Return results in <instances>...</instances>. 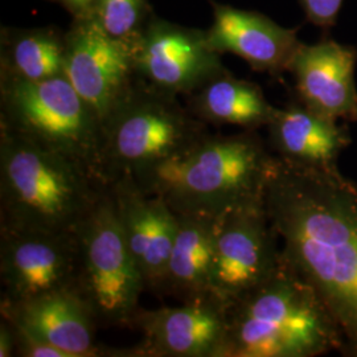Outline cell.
I'll return each mask as SVG.
<instances>
[{
	"mask_svg": "<svg viewBox=\"0 0 357 357\" xmlns=\"http://www.w3.org/2000/svg\"><path fill=\"white\" fill-rule=\"evenodd\" d=\"M264 203L282 257L319 294L357 357V183L339 167L315 168L274 153Z\"/></svg>",
	"mask_w": 357,
	"mask_h": 357,
	"instance_id": "cell-1",
	"label": "cell"
},
{
	"mask_svg": "<svg viewBox=\"0 0 357 357\" xmlns=\"http://www.w3.org/2000/svg\"><path fill=\"white\" fill-rule=\"evenodd\" d=\"M110 191L89 167L0 131V230L77 234Z\"/></svg>",
	"mask_w": 357,
	"mask_h": 357,
	"instance_id": "cell-2",
	"label": "cell"
},
{
	"mask_svg": "<svg viewBox=\"0 0 357 357\" xmlns=\"http://www.w3.org/2000/svg\"><path fill=\"white\" fill-rule=\"evenodd\" d=\"M273 159L255 130L233 135L206 132L131 178L175 213L218 217L264 199Z\"/></svg>",
	"mask_w": 357,
	"mask_h": 357,
	"instance_id": "cell-3",
	"label": "cell"
},
{
	"mask_svg": "<svg viewBox=\"0 0 357 357\" xmlns=\"http://www.w3.org/2000/svg\"><path fill=\"white\" fill-rule=\"evenodd\" d=\"M343 347L328 307L282 257L266 281L227 305L220 357H317Z\"/></svg>",
	"mask_w": 357,
	"mask_h": 357,
	"instance_id": "cell-4",
	"label": "cell"
},
{
	"mask_svg": "<svg viewBox=\"0 0 357 357\" xmlns=\"http://www.w3.org/2000/svg\"><path fill=\"white\" fill-rule=\"evenodd\" d=\"M1 128L65 153L106 180L102 128L65 73L41 81L8 77Z\"/></svg>",
	"mask_w": 357,
	"mask_h": 357,
	"instance_id": "cell-5",
	"label": "cell"
},
{
	"mask_svg": "<svg viewBox=\"0 0 357 357\" xmlns=\"http://www.w3.org/2000/svg\"><path fill=\"white\" fill-rule=\"evenodd\" d=\"M163 90L131 89L102 125L105 178H134L206 134Z\"/></svg>",
	"mask_w": 357,
	"mask_h": 357,
	"instance_id": "cell-6",
	"label": "cell"
},
{
	"mask_svg": "<svg viewBox=\"0 0 357 357\" xmlns=\"http://www.w3.org/2000/svg\"><path fill=\"white\" fill-rule=\"evenodd\" d=\"M78 249L76 293L97 324L134 327L146 286L128 250L112 190L78 230Z\"/></svg>",
	"mask_w": 357,
	"mask_h": 357,
	"instance_id": "cell-7",
	"label": "cell"
},
{
	"mask_svg": "<svg viewBox=\"0 0 357 357\" xmlns=\"http://www.w3.org/2000/svg\"><path fill=\"white\" fill-rule=\"evenodd\" d=\"M281 258L264 199L222 213L216 218L211 294L229 305L266 281Z\"/></svg>",
	"mask_w": 357,
	"mask_h": 357,
	"instance_id": "cell-8",
	"label": "cell"
},
{
	"mask_svg": "<svg viewBox=\"0 0 357 357\" xmlns=\"http://www.w3.org/2000/svg\"><path fill=\"white\" fill-rule=\"evenodd\" d=\"M78 268V233L0 230L1 305H19L59 291L76 293Z\"/></svg>",
	"mask_w": 357,
	"mask_h": 357,
	"instance_id": "cell-9",
	"label": "cell"
},
{
	"mask_svg": "<svg viewBox=\"0 0 357 357\" xmlns=\"http://www.w3.org/2000/svg\"><path fill=\"white\" fill-rule=\"evenodd\" d=\"M135 50L112 38L97 20L81 26L65 54V76L98 119L101 128L132 89Z\"/></svg>",
	"mask_w": 357,
	"mask_h": 357,
	"instance_id": "cell-10",
	"label": "cell"
},
{
	"mask_svg": "<svg viewBox=\"0 0 357 357\" xmlns=\"http://www.w3.org/2000/svg\"><path fill=\"white\" fill-rule=\"evenodd\" d=\"M134 327L143 335L141 357H220L227 335V305L208 294L180 306L142 310Z\"/></svg>",
	"mask_w": 357,
	"mask_h": 357,
	"instance_id": "cell-11",
	"label": "cell"
},
{
	"mask_svg": "<svg viewBox=\"0 0 357 357\" xmlns=\"http://www.w3.org/2000/svg\"><path fill=\"white\" fill-rule=\"evenodd\" d=\"M110 190L146 290L162 294L178 231V215L163 199L142 191L131 178L114 180Z\"/></svg>",
	"mask_w": 357,
	"mask_h": 357,
	"instance_id": "cell-12",
	"label": "cell"
},
{
	"mask_svg": "<svg viewBox=\"0 0 357 357\" xmlns=\"http://www.w3.org/2000/svg\"><path fill=\"white\" fill-rule=\"evenodd\" d=\"M357 50L333 40L299 44L289 70L299 101L333 121L357 122Z\"/></svg>",
	"mask_w": 357,
	"mask_h": 357,
	"instance_id": "cell-13",
	"label": "cell"
},
{
	"mask_svg": "<svg viewBox=\"0 0 357 357\" xmlns=\"http://www.w3.org/2000/svg\"><path fill=\"white\" fill-rule=\"evenodd\" d=\"M135 69L169 94L200 89L224 69L205 36L176 26L153 28L135 48Z\"/></svg>",
	"mask_w": 357,
	"mask_h": 357,
	"instance_id": "cell-14",
	"label": "cell"
},
{
	"mask_svg": "<svg viewBox=\"0 0 357 357\" xmlns=\"http://www.w3.org/2000/svg\"><path fill=\"white\" fill-rule=\"evenodd\" d=\"M1 318L56 345L72 357L116 356L96 342L97 321L75 291H59L19 305H1Z\"/></svg>",
	"mask_w": 357,
	"mask_h": 357,
	"instance_id": "cell-15",
	"label": "cell"
},
{
	"mask_svg": "<svg viewBox=\"0 0 357 357\" xmlns=\"http://www.w3.org/2000/svg\"><path fill=\"white\" fill-rule=\"evenodd\" d=\"M205 38L217 53L229 52L271 75L289 70L301 44L295 31L282 28L264 15L228 6L216 7L213 26Z\"/></svg>",
	"mask_w": 357,
	"mask_h": 357,
	"instance_id": "cell-16",
	"label": "cell"
},
{
	"mask_svg": "<svg viewBox=\"0 0 357 357\" xmlns=\"http://www.w3.org/2000/svg\"><path fill=\"white\" fill-rule=\"evenodd\" d=\"M266 128L273 153L301 166L337 167L340 155L352 143L345 125L315 113L301 101L277 109Z\"/></svg>",
	"mask_w": 357,
	"mask_h": 357,
	"instance_id": "cell-17",
	"label": "cell"
},
{
	"mask_svg": "<svg viewBox=\"0 0 357 357\" xmlns=\"http://www.w3.org/2000/svg\"><path fill=\"white\" fill-rule=\"evenodd\" d=\"M178 231L162 294L181 302L211 294L217 217L176 213Z\"/></svg>",
	"mask_w": 357,
	"mask_h": 357,
	"instance_id": "cell-18",
	"label": "cell"
},
{
	"mask_svg": "<svg viewBox=\"0 0 357 357\" xmlns=\"http://www.w3.org/2000/svg\"><path fill=\"white\" fill-rule=\"evenodd\" d=\"M195 109L204 121L245 130L268 126L275 114L259 86L222 72L200 88Z\"/></svg>",
	"mask_w": 357,
	"mask_h": 357,
	"instance_id": "cell-19",
	"label": "cell"
},
{
	"mask_svg": "<svg viewBox=\"0 0 357 357\" xmlns=\"http://www.w3.org/2000/svg\"><path fill=\"white\" fill-rule=\"evenodd\" d=\"M66 48L50 35H26L15 41L10 53V78L41 81L61 76Z\"/></svg>",
	"mask_w": 357,
	"mask_h": 357,
	"instance_id": "cell-20",
	"label": "cell"
},
{
	"mask_svg": "<svg viewBox=\"0 0 357 357\" xmlns=\"http://www.w3.org/2000/svg\"><path fill=\"white\" fill-rule=\"evenodd\" d=\"M144 0H98L100 26L112 38L126 40L141 19Z\"/></svg>",
	"mask_w": 357,
	"mask_h": 357,
	"instance_id": "cell-21",
	"label": "cell"
},
{
	"mask_svg": "<svg viewBox=\"0 0 357 357\" xmlns=\"http://www.w3.org/2000/svg\"><path fill=\"white\" fill-rule=\"evenodd\" d=\"M10 323L13 324L15 333V355L23 357H72L64 349L45 342L36 335L13 324V321Z\"/></svg>",
	"mask_w": 357,
	"mask_h": 357,
	"instance_id": "cell-22",
	"label": "cell"
},
{
	"mask_svg": "<svg viewBox=\"0 0 357 357\" xmlns=\"http://www.w3.org/2000/svg\"><path fill=\"white\" fill-rule=\"evenodd\" d=\"M343 1L344 0H301V4L308 22L323 29H328L336 24Z\"/></svg>",
	"mask_w": 357,
	"mask_h": 357,
	"instance_id": "cell-23",
	"label": "cell"
},
{
	"mask_svg": "<svg viewBox=\"0 0 357 357\" xmlns=\"http://www.w3.org/2000/svg\"><path fill=\"white\" fill-rule=\"evenodd\" d=\"M15 333L13 324L4 318L0 323V357H10L15 355Z\"/></svg>",
	"mask_w": 357,
	"mask_h": 357,
	"instance_id": "cell-24",
	"label": "cell"
},
{
	"mask_svg": "<svg viewBox=\"0 0 357 357\" xmlns=\"http://www.w3.org/2000/svg\"><path fill=\"white\" fill-rule=\"evenodd\" d=\"M65 4L76 11H85L91 7L94 3H98V0H61Z\"/></svg>",
	"mask_w": 357,
	"mask_h": 357,
	"instance_id": "cell-25",
	"label": "cell"
}]
</instances>
